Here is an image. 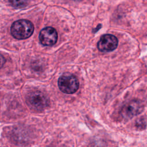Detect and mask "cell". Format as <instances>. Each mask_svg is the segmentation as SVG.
I'll use <instances>...</instances> for the list:
<instances>
[{"label":"cell","instance_id":"6","mask_svg":"<svg viewBox=\"0 0 147 147\" xmlns=\"http://www.w3.org/2000/svg\"><path fill=\"white\" fill-rule=\"evenodd\" d=\"M57 33L52 27H46L42 29L39 34V40L44 46L53 45L57 42Z\"/></svg>","mask_w":147,"mask_h":147},{"label":"cell","instance_id":"3","mask_svg":"<svg viewBox=\"0 0 147 147\" xmlns=\"http://www.w3.org/2000/svg\"><path fill=\"white\" fill-rule=\"evenodd\" d=\"M28 105L33 110H42L49 105V99L41 92L35 91L29 94L27 97Z\"/></svg>","mask_w":147,"mask_h":147},{"label":"cell","instance_id":"9","mask_svg":"<svg viewBox=\"0 0 147 147\" xmlns=\"http://www.w3.org/2000/svg\"><path fill=\"white\" fill-rule=\"evenodd\" d=\"M74 1H81L82 0H74Z\"/></svg>","mask_w":147,"mask_h":147},{"label":"cell","instance_id":"5","mask_svg":"<svg viewBox=\"0 0 147 147\" xmlns=\"http://www.w3.org/2000/svg\"><path fill=\"white\" fill-rule=\"evenodd\" d=\"M118 44V41L115 36L106 34L101 36L97 46L101 52H110L117 48Z\"/></svg>","mask_w":147,"mask_h":147},{"label":"cell","instance_id":"7","mask_svg":"<svg viewBox=\"0 0 147 147\" xmlns=\"http://www.w3.org/2000/svg\"><path fill=\"white\" fill-rule=\"evenodd\" d=\"M11 4L16 7H25L28 3L27 0H9Z\"/></svg>","mask_w":147,"mask_h":147},{"label":"cell","instance_id":"4","mask_svg":"<svg viewBox=\"0 0 147 147\" xmlns=\"http://www.w3.org/2000/svg\"><path fill=\"white\" fill-rule=\"evenodd\" d=\"M143 109V104L140 101L133 100L127 102L122 107L121 114L125 119H130L141 113Z\"/></svg>","mask_w":147,"mask_h":147},{"label":"cell","instance_id":"2","mask_svg":"<svg viewBox=\"0 0 147 147\" xmlns=\"http://www.w3.org/2000/svg\"><path fill=\"white\" fill-rule=\"evenodd\" d=\"M58 86L61 91L71 94L77 91L79 83L77 78L69 73L63 74L58 80Z\"/></svg>","mask_w":147,"mask_h":147},{"label":"cell","instance_id":"1","mask_svg":"<svg viewBox=\"0 0 147 147\" xmlns=\"http://www.w3.org/2000/svg\"><path fill=\"white\" fill-rule=\"evenodd\" d=\"M34 31L33 24L26 20H19L13 23L10 32L13 37L18 40H24L29 37Z\"/></svg>","mask_w":147,"mask_h":147},{"label":"cell","instance_id":"8","mask_svg":"<svg viewBox=\"0 0 147 147\" xmlns=\"http://www.w3.org/2000/svg\"><path fill=\"white\" fill-rule=\"evenodd\" d=\"M5 63V59L4 57L0 54V68L3 67Z\"/></svg>","mask_w":147,"mask_h":147}]
</instances>
